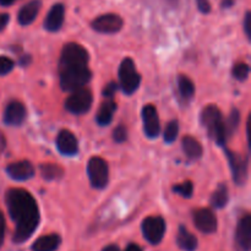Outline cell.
I'll list each match as a JSON object with an SVG mask.
<instances>
[{"instance_id":"cell-1","label":"cell","mask_w":251,"mask_h":251,"mask_svg":"<svg viewBox=\"0 0 251 251\" xmlns=\"http://www.w3.org/2000/svg\"><path fill=\"white\" fill-rule=\"evenodd\" d=\"M9 213L16 223L14 242L17 244L31 238L39 225V210L36 200L24 189H10L5 196Z\"/></svg>"},{"instance_id":"cell-2","label":"cell","mask_w":251,"mask_h":251,"mask_svg":"<svg viewBox=\"0 0 251 251\" xmlns=\"http://www.w3.org/2000/svg\"><path fill=\"white\" fill-rule=\"evenodd\" d=\"M201 120L211 139L215 140L220 146H225L228 137L221 110L216 105H207L201 114Z\"/></svg>"},{"instance_id":"cell-3","label":"cell","mask_w":251,"mask_h":251,"mask_svg":"<svg viewBox=\"0 0 251 251\" xmlns=\"http://www.w3.org/2000/svg\"><path fill=\"white\" fill-rule=\"evenodd\" d=\"M90 69L82 68H65L60 69V86L64 91H76L82 88L91 80Z\"/></svg>"},{"instance_id":"cell-4","label":"cell","mask_w":251,"mask_h":251,"mask_svg":"<svg viewBox=\"0 0 251 251\" xmlns=\"http://www.w3.org/2000/svg\"><path fill=\"white\" fill-rule=\"evenodd\" d=\"M88 53L82 46L77 43H68L64 46L60 56V69L82 68L87 66Z\"/></svg>"},{"instance_id":"cell-5","label":"cell","mask_w":251,"mask_h":251,"mask_svg":"<svg viewBox=\"0 0 251 251\" xmlns=\"http://www.w3.org/2000/svg\"><path fill=\"white\" fill-rule=\"evenodd\" d=\"M120 87L126 95H132L139 88L141 77L135 68L134 61L130 58H125L119 68Z\"/></svg>"},{"instance_id":"cell-6","label":"cell","mask_w":251,"mask_h":251,"mask_svg":"<svg viewBox=\"0 0 251 251\" xmlns=\"http://www.w3.org/2000/svg\"><path fill=\"white\" fill-rule=\"evenodd\" d=\"M92 105V93L90 90L82 87L73 91L65 102V108L73 114H85Z\"/></svg>"},{"instance_id":"cell-7","label":"cell","mask_w":251,"mask_h":251,"mask_svg":"<svg viewBox=\"0 0 251 251\" xmlns=\"http://www.w3.org/2000/svg\"><path fill=\"white\" fill-rule=\"evenodd\" d=\"M87 173L91 184L96 189H103L108 184V164L100 157H92L87 164Z\"/></svg>"},{"instance_id":"cell-8","label":"cell","mask_w":251,"mask_h":251,"mask_svg":"<svg viewBox=\"0 0 251 251\" xmlns=\"http://www.w3.org/2000/svg\"><path fill=\"white\" fill-rule=\"evenodd\" d=\"M142 233L147 242L151 243L152 245L159 244L166 233V222L158 216L145 218L142 222Z\"/></svg>"},{"instance_id":"cell-9","label":"cell","mask_w":251,"mask_h":251,"mask_svg":"<svg viewBox=\"0 0 251 251\" xmlns=\"http://www.w3.org/2000/svg\"><path fill=\"white\" fill-rule=\"evenodd\" d=\"M227 158L229 161L230 171L233 173V178L238 185H244L248 179V172H249V159L244 156L235 153V152L226 151Z\"/></svg>"},{"instance_id":"cell-10","label":"cell","mask_w":251,"mask_h":251,"mask_svg":"<svg viewBox=\"0 0 251 251\" xmlns=\"http://www.w3.org/2000/svg\"><path fill=\"white\" fill-rule=\"evenodd\" d=\"M123 19L117 14L100 15L92 21V28L100 33H117L122 29Z\"/></svg>"},{"instance_id":"cell-11","label":"cell","mask_w":251,"mask_h":251,"mask_svg":"<svg viewBox=\"0 0 251 251\" xmlns=\"http://www.w3.org/2000/svg\"><path fill=\"white\" fill-rule=\"evenodd\" d=\"M235 248L237 251H250L251 248V217L243 216L238 222L235 232Z\"/></svg>"},{"instance_id":"cell-12","label":"cell","mask_w":251,"mask_h":251,"mask_svg":"<svg viewBox=\"0 0 251 251\" xmlns=\"http://www.w3.org/2000/svg\"><path fill=\"white\" fill-rule=\"evenodd\" d=\"M142 120H144L145 134L151 137V139L158 136L161 126H159L158 113H157L154 105L147 104L146 107H144V109H142Z\"/></svg>"},{"instance_id":"cell-13","label":"cell","mask_w":251,"mask_h":251,"mask_svg":"<svg viewBox=\"0 0 251 251\" xmlns=\"http://www.w3.org/2000/svg\"><path fill=\"white\" fill-rule=\"evenodd\" d=\"M194 221L199 230L206 234L215 233L217 229V218L208 208H200L194 213Z\"/></svg>"},{"instance_id":"cell-14","label":"cell","mask_w":251,"mask_h":251,"mask_svg":"<svg viewBox=\"0 0 251 251\" xmlns=\"http://www.w3.org/2000/svg\"><path fill=\"white\" fill-rule=\"evenodd\" d=\"M26 119V108L19 100H12L6 105L4 112L5 124L11 126H19Z\"/></svg>"},{"instance_id":"cell-15","label":"cell","mask_w":251,"mask_h":251,"mask_svg":"<svg viewBox=\"0 0 251 251\" xmlns=\"http://www.w3.org/2000/svg\"><path fill=\"white\" fill-rule=\"evenodd\" d=\"M56 146L60 153L65 156H74L78 151V142L75 135L69 130H61L56 137Z\"/></svg>"},{"instance_id":"cell-16","label":"cell","mask_w":251,"mask_h":251,"mask_svg":"<svg viewBox=\"0 0 251 251\" xmlns=\"http://www.w3.org/2000/svg\"><path fill=\"white\" fill-rule=\"evenodd\" d=\"M6 173L14 180L24 181L28 180L34 176V168L31 162L20 161L16 163H11L6 168Z\"/></svg>"},{"instance_id":"cell-17","label":"cell","mask_w":251,"mask_h":251,"mask_svg":"<svg viewBox=\"0 0 251 251\" xmlns=\"http://www.w3.org/2000/svg\"><path fill=\"white\" fill-rule=\"evenodd\" d=\"M65 16V7L63 4H55L51 6L50 11L44 20V28L49 32H56L61 28Z\"/></svg>"},{"instance_id":"cell-18","label":"cell","mask_w":251,"mask_h":251,"mask_svg":"<svg viewBox=\"0 0 251 251\" xmlns=\"http://www.w3.org/2000/svg\"><path fill=\"white\" fill-rule=\"evenodd\" d=\"M41 6V0H32V1L27 2L25 6H22L21 10L19 11V16H17L20 25L27 26V25L32 24L37 17V15H38Z\"/></svg>"},{"instance_id":"cell-19","label":"cell","mask_w":251,"mask_h":251,"mask_svg":"<svg viewBox=\"0 0 251 251\" xmlns=\"http://www.w3.org/2000/svg\"><path fill=\"white\" fill-rule=\"evenodd\" d=\"M60 237L58 234H49L38 238L32 245L33 251H55L60 245Z\"/></svg>"},{"instance_id":"cell-20","label":"cell","mask_w":251,"mask_h":251,"mask_svg":"<svg viewBox=\"0 0 251 251\" xmlns=\"http://www.w3.org/2000/svg\"><path fill=\"white\" fill-rule=\"evenodd\" d=\"M115 110H117V104L113 100L107 98L104 102L100 104V109L97 113V122L100 125H108L113 119Z\"/></svg>"},{"instance_id":"cell-21","label":"cell","mask_w":251,"mask_h":251,"mask_svg":"<svg viewBox=\"0 0 251 251\" xmlns=\"http://www.w3.org/2000/svg\"><path fill=\"white\" fill-rule=\"evenodd\" d=\"M176 243H178L179 248L184 251H195L198 248V239L185 227L179 228Z\"/></svg>"},{"instance_id":"cell-22","label":"cell","mask_w":251,"mask_h":251,"mask_svg":"<svg viewBox=\"0 0 251 251\" xmlns=\"http://www.w3.org/2000/svg\"><path fill=\"white\" fill-rule=\"evenodd\" d=\"M183 149L184 152L186 153V156L191 159H199L203 153L202 146H201L200 142L193 136H185L183 139Z\"/></svg>"},{"instance_id":"cell-23","label":"cell","mask_w":251,"mask_h":251,"mask_svg":"<svg viewBox=\"0 0 251 251\" xmlns=\"http://www.w3.org/2000/svg\"><path fill=\"white\" fill-rule=\"evenodd\" d=\"M178 87L180 97L184 100H190L195 95V86L194 82L185 75H180L178 78Z\"/></svg>"},{"instance_id":"cell-24","label":"cell","mask_w":251,"mask_h":251,"mask_svg":"<svg viewBox=\"0 0 251 251\" xmlns=\"http://www.w3.org/2000/svg\"><path fill=\"white\" fill-rule=\"evenodd\" d=\"M228 202V189L225 184H221L217 190L211 196V205L216 208H223Z\"/></svg>"},{"instance_id":"cell-25","label":"cell","mask_w":251,"mask_h":251,"mask_svg":"<svg viewBox=\"0 0 251 251\" xmlns=\"http://www.w3.org/2000/svg\"><path fill=\"white\" fill-rule=\"evenodd\" d=\"M41 173L42 176L47 180H56L63 176L64 171L58 164H42Z\"/></svg>"},{"instance_id":"cell-26","label":"cell","mask_w":251,"mask_h":251,"mask_svg":"<svg viewBox=\"0 0 251 251\" xmlns=\"http://www.w3.org/2000/svg\"><path fill=\"white\" fill-rule=\"evenodd\" d=\"M240 120V114L237 109H233L230 112L229 119L227 123H225L226 125V132H227V137H229L230 135H233V132L238 129V125H239Z\"/></svg>"},{"instance_id":"cell-27","label":"cell","mask_w":251,"mask_h":251,"mask_svg":"<svg viewBox=\"0 0 251 251\" xmlns=\"http://www.w3.org/2000/svg\"><path fill=\"white\" fill-rule=\"evenodd\" d=\"M179 132V124L176 120H172V122L168 123V125L166 126V130H164V140L168 144H172L173 141H176V136H178Z\"/></svg>"},{"instance_id":"cell-28","label":"cell","mask_w":251,"mask_h":251,"mask_svg":"<svg viewBox=\"0 0 251 251\" xmlns=\"http://www.w3.org/2000/svg\"><path fill=\"white\" fill-rule=\"evenodd\" d=\"M173 191L183 198H191L194 193V184L189 180L181 184H176V186H173Z\"/></svg>"},{"instance_id":"cell-29","label":"cell","mask_w":251,"mask_h":251,"mask_svg":"<svg viewBox=\"0 0 251 251\" xmlns=\"http://www.w3.org/2000/svg\"><path fill=\"white\" fill-rule=\"evenodd\" d=\"M250 69L249 65L245 63H238L237 65L233 68V76L237 78L238 81H245L249 76Z\"/></svg>"},{"instance_id":"cell-30","label":"cell","mask_w":251,"mask_h":251,"mask_svg":"<svg viewBox=\"0 0 251 251\" xmlns=\"http://www.w3.org/2000/svg\"><path fill=\"white\" fill-rule=\"evenodd\" d=\"M14 61L7 56H0V76L6 75L14 69Z\"/></svg>"},{"instance_id":"cell-31","label":"cell","mask_w":251,"mask_h":251,"mask_svg":"<svg viewBox=\"0 0 251 251\" xmlns=\"http://www.w3.org/2000/svg\"><path fill=\"white\" fill-rule=\"evenodd\" d=\"M127 137V131L126 127L124 125H119L114 129L113 131V139L115 140L117 142H124Z\"/></svg>"},{"instance_id":"cell-32","label":"cell","mask_w":251,"mask_h":251,"mask_svg":"<svg viewBox=\"0 0 251 251\" xmlns=\"http://www.w3.org/2000/svg\"><path fill=\"white\" fill-rule=\"evenodd\" d=\"M115 91H117V83L109 82L107 86H105L104 88H103V97L110 98V100H113Z\"/></svg>"},{"instance_id":"cell-33","label":"cell","mask_w":251,"mask_h":251,"mask_svg":"<svg viewBox=\"0 0 251 251\" xmlns=\"http://www.w3.org/2000/svg\"><path fill=\"white\" fill-rule=\"evenodd\" d=\"M198 1V7L202 14H208L211 11V4L208 0H196Z\"/></svg>"},{"instance_id":"cell-34","label":"cell","mask_w":251,"mask_h":251,"mask_svg":"<svg viewBox=\"0 0 251 251\" xmlns=\"http://www.w3.org/2000/svg\"><path fill=\"white\" fill-rule=\"evenodd\" d=\"M244 29H245V33H247L248 38L250 39V37H251V14L250 12H247V15H245Z\"/></svg>"},{"instance_id":"cell-35","label":"cell","mask_w":251,"mask_h":251,"mask_svg":"<svg viewBox=\"0 0 251 251\" xmlns=\"http://www.w3.org/2000/svg\"><path fill=\"white\" fill-rule=\"evenodd\" d=\"M5 237V220L2 213L0 212V247L2 245V242H4Z\"/></svg>"},{"instance_id":"cell-36","label":"cell","mask_w":251,"mask_h":251,"mask_svg":"<svg viewBox=\"0 0 251 251\" xmlns=\"http://www.w3.org/2000/svg\"><path fill=\"white\" fill-rule=\"evenodd\" d=\"M9 20H10V16L7 14H0V31H2V29L6 27V25L9 24Z\"/></svg>"},{"instance_id":"cell-37","label":"cell","mask_w":251,"mask_h":251,"mask_svg":"<svg viewBox=\"0 0 251 251\" xmlns=\"http://www.w3.org/2000/svg\"><path fill=\"white\" fill-rule=\"evenodd\" d=\"M5 147H6V140H5L4 134H2V132L0 131V153H1V152L4 151Z\"/></svg>"},{"instance_id":"cell-38","label":"cell","mask_w":251,"mask_h":251,"mask_svg":"<svg viewBox=\"0 0 251 251\" xmlns=\"http://www.w3.org/2000/svg\"><path fill=\"white\" fill-rule=\"evenodd\" d=\"M125 251H142V250H141V248L139 247V245L130 244L129 247H127L126 249H125Z\"/></svg>"},{"instance_id":"cell-39","label":"cell","mask_w":251,"mask_h":251,"mask_svg":"<svg viewBox=\"0 0 251 251\" xmlns=\"http://www.w3.org/2000/svg\"><path fill=\"white\" fill-rule=\"evenodd\" d=\"M103 251H120V249L117 247V245L112 244V245H108V247H105L104 249H103Z\"/></svg>"},{"instance_id":"cell-40","label":"cell","mask_w":251,"mask_h":251,"mask_svg":"<svg viewBox=\"0 0 251 251\" xmlns=\"http://www.w3.org/2000/svg\"><path fill=\"white\" fill-rule=\"evenodd\" d=\"M16 0H0V5H2V6H9V5H11Z\"/></svg>"},{"instance_id":"cell-41","label":"cell","mask_w":251,"mask_h":251,"mask_svg":"<svg viewBox=\"0 0 251 251\" xmlns=\"http://www.w3.org/2000/svg\"><path fill=\"white\" fill-rule=\"evenodd\" d=\"M233 5V0H223L222 2V6L228 7V6H232Z\"/></svg>"}]
</instances>
